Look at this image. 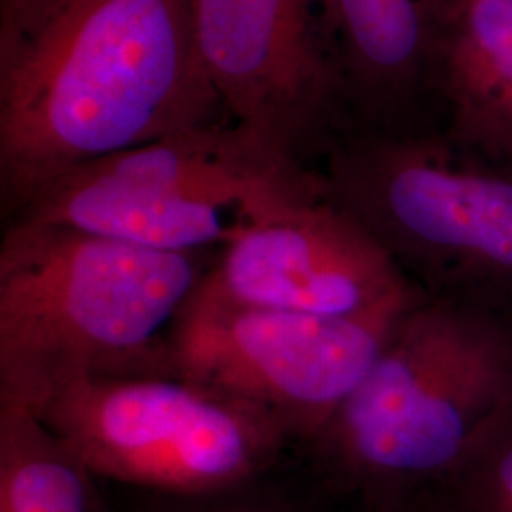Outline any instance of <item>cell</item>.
I'll list each match as a JSON object with an SVG mask.
<instances>
[{"label":"cell","mask_w":512,"mask_h":512,"mask_svg":"<svg viewBox=\"0 0 512 512\" xmlns=\"http://www.w3.org/2000/svg\"><path fill=\"white\" fill-rule=\"evenodd\" d=\"M190 0L0 6V209L84 165L219 122Z\"/></svg>","instance_id":"1"},{"label":"cell","mask_w":512,"mask_h":512,"mask_svg":"<svg viewBox=\"0 0 512 512\" xmlns=\"http://www.w3.org/2000/svg\"><path fill=\"white\" fill-rule=\"evenodd\" d=\"M202 287L243 306L319 317L365 315L418 291L325 188L247 224Z\"/></svg>","instance_id":"9"},{"label":"cell","mask_w":512,"mask_h":512,"mask_svg":"<svg viewBox=\"0 0 512 512\" xmlns=\"http://www.w3.org/2000/svg\"><path fill=\"white\" fill-rule=\"evenodd\" d=\"M283 471L251 486L209 495H164L128 492L109 512H338L308 476L283 478Z\"/></svg>","instance_id":"11"},{"label":"cell","mask_w":512,"mask_h":512,"mask_svg":"<svg viewBox=\"0 0 512 512\" xmlns=\"http://www.w3.org/2000/svg\"><path fill=\"white\" fill-rule=\"evenodd\" d=\"M512 408V321L423 294L298 456L338 512H440Z\"/></svg>","instance_id":"2"},{"label":"cell","mask_w":512,"mask_h":512,"mask_svg":"<svg viewBox=\"0 0 512 512\" xmlns=\"http://www.w3.org/2000/svg\"><path fill=\"white\" fill-rule=\"evenodd\" d=\"M8 2H10V0H0V6H2V4H8Z\"/></svg>","instance_id":"14"},{"label":"cell","mask_w":512,"mask_h":512,"mask_svg":"<svg viewBox=\"0 0 512 512\" xmlns=\"http://www.w3.org/2000/svg\"><path fill=\"white\" fill-rule=\"evenodd\" d=\"M12 220L0 243V404L93 378L173 376L169 340L215 260Z\"/></svg>","instance_id":"3"},{"label":"cell","mask_w":512,"mask_h":512,"mask_svg":"<svg viewBox=\"0 0 512 512\" xmlns=\"http://www.w3.org/2000/svg\"><path fill=\"white\" fill-rule=\"evenodd\" d=\"M420 289L355 317L251 308L198 285L169 340L177 376L266 414L296 452L315 439L378 359Z\"/></svg>","instance_id":"7"},{"label":"cell","mask_w":512,"mask_h":512,"mask_svg":"<svg viewBox=\"0 0 512 512\" xmlns=\"http://www.w3.org/2000/svg\"><path fill=\"white\" fill-rule=\"evenodd\" d=\"M35 414L99 482L131 492L238 490L296 450L260 410L177 374L82 380Z\"/></svg>","instance_id":"6"},{"label":"cell","mask_w":512,"mask_h":512,"mask_svg":"<svg viewBox=\"0 0 512 512\" xmlns=\"http://www.w3.org/2000/svg\"><path fill=\"white\" fill-rule=\"evenodd\" d=\"M321 190L317 169L277 154L234 122H215L84 165L12 220L165 253H213L253 220Z\"/></svg>","instance_id":"5"},{"label":"cell","mask_w":512,"mask_h":512,"mask_svg":"<svg viewBox=\"0 0 512 512\" xmlns=\"http://www.w3.org/2000/svg\"><path fill=\"white\" fill-rule=\"evenodd\" d=\"M425 2H429L439 14H444L454 4V0H425Z\"/></svg>","instance_id":"13"},{"label":"cell","mask_w":512,"mask_h":512,"mask_svg":"<svg viewBox=\"0 0 512 512\" xmlns=\"http://www.w3.org/2000/svg\"><path fill=\"white\" fill-rule=\"evenodd\" d=\"M99 484L35 412L0 404V512H109Z\"/></svg>","instance_id":"10"},{"label":"cell","mask_w":512,"mask_h":512,"mask_svg":"<svg viewBox=\"0 0 512 512\" xmlns=\"http://www.w3.org/2000/svg\"><path fill=\"white\" fill-rule=\"evenodd\" d=\"M207 76L232 122L317 169L348 128L344 82L319 0H190Z\"/></svg>","instance_id":"8"},{"label":"cell","mask_w":512,"mask_h":512,"mask_svg":"<svg viewBox=\"0 0 512 512\" xmlns=\"http://www.w3.org/2000/svg\"><path fill=\"white\" fill-rule=\"evenodd\" d=\"M440 512H512V408L463 469Z\"/></svg>","instance_id":"12"},{"label":"cell","mask_w":512,"mask_h":512,"mask_svg":"<svg viewBox=\"0 0 512 512\" xmlns=\"http://www.w3.org/2000/svg\"><path fill=\"white\" fill-rule=\"evenodd\" d=\"M317 171L421 293L512 321V158L444 131L349 128Z\"/></svg>","instance_id":"4"}]
</instances>
